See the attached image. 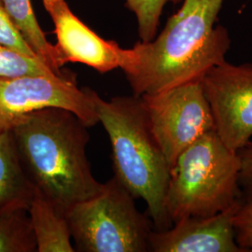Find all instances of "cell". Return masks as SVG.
I'll use <instances>...</instances> for the list:
<instances>
[{
    "label": "cell",
    "instance_id": "7",
    "mask_svg": "<svg viewBox=\"0 0 252 252\" xmlns=\"http://www.w3.org/2000/svg\"><path fill=\"white\" fill-rule=\"evenodd\" d=\"M63 108L87 126L98 124L89 88H79L63 74L25 76L0 80V132L10 130L22 118L36 110Z\"/></svg>",
    "mask_w": 252,
    "mask_h": 252
},
{
    "label": "cell",
    "instance_id": "15",
    "mask_svg": "<svg viewBox=\"0 0 252 252\" xmlns=\"http://www.w3.org/2000/svg\"><path fill=\"white\" fill-rule=\"evenodd\" d=\"M54 74L58 73L54 71L40 58L22 54L16 50L0 44V80Z\"/></svg>",
    "mask_w": 252,
    "mask_h": 252
},
{
    "label": "cell",
    "instance_id": "13",
    "mask_svg": "<svg viewBox=\"0 0 252 252\" xmlns=\"http://www.w3.org/2000/svg\"><path fill=\"white\" fill-rule=\"evenodd\" d=\"M9 17L36 55L54 71L62 74L58 56L39 27L30 0H0Z\"/></svg>",
    "mask_w": 252,
    "mask_h": 252
},
{
    "label": "cell",
    "instance_id": "18",
    "mask_svg": "<svg viewBox=\"0 0 252 252\" xmlns=\"http://www.w3.org/2000/svg\"><path fill=\"white\" fill-rule=\"evenodd\" d=\"M0 44L16 50L22 54L30 56H36V53L28 45L27 40L22 36L18 28L6 11L3 4L0 1ZM39 58V57H38Z\"/></svg>",
    "mask_w": 252,
    "mask_h": 252
},
{
    "label": "cell",
    "instance_id": "2",
    "mask_svg": "<svg viewBox=\"0 0 252 252\" xmlns=\"http://www.w3.org/2000/svg\"><path fill=\"white\" fill-rule=\"evenodd\" d=\"M88 128L71 111L48 108L26 115L10 129L28 179L64 216L103 189L87 157Z\"/></svg>",
    "mask_w": 252,
    "mask_h": 252
},
{
    "label": "cell",
    "instance_id": "17",
    "mask_svg": "<svg viewBox=\"0 0 252 252\" xmlns=\"http://www.w3.org/2000/svg\"><path fill=\"white\" fill-rule=\"evenodd\" d=\"M235 242L242 252H252V197H242L234 215Z\"/></svg>",
    "mask_w": 252,
    "mask_h": 252
},
{
    "label": "cell",
    "instance_id": "3",
    "mask_svg": "<svg viewBox=\"0 0 252 252\" xmlns=\"http://www.w3.org/2000/svg\"><path fill=\"white\" fill-rule=\"evenodd\" d=\"M98 122L111 145L114 177L144 200L157 231L172 225L165 210L170 165L153 135L140 96L101 98L90 89Z\"/></svg>",
    "mask_w": 252,
    "mask_h": 252
},
{
    "label": "cell",
    "instance_id": "9",
    "mask_svg": "<svg viewBox=\"0 0 252 252\" xmlns=\"http://www.w3.org/2000/svg\"><path fill=\"white\" fill-rule=\"evenodd\" d=\"M54 26V45L61 68L65 63L86 64L99 73L121 68L125 49L106 40L78 18L65 0H43Z\"/></svg>",
    "mask_w": 252,
    "mask_h": 252
},
{
    "label": "cell",
    "instance_id": "19",
    "mask_svg": "<svg viewBox=\"0 0 252 252\" xmlns=\"http://www.w3.org/2000/svg\"><path fill=\"white\" fill-rule=\"evenodd\" d=\"M241 160L240 188L244 197H252V142L250 141L238 152Z\"/></svg>",
    "mask_w": 252,
    "mask_h": 252
},
{
    "label": "cell",
    "instance_id": "1",
    "mask_svg": "<svg viewBox=\"0 0 252 252\" xmlns=\"http://www.w3.org/2000/svg\"><path fill=\"white\" fill-rule=\"evenodd\" d=\"M224 0H183L159 36L125 49L121 69L134 95L152 94L202 81L226 61L231 38L215 26Z\"/></svg>",
    "mask_w": 252,
    "mask_h": 252
},
{
    "label": "cell",
    "instance_id": "5",
    "mask_svg": "<svg viewBox=\"0 0 252 252\" xmlns=\"http://www.w3.org/2000/svg\"><path fill=\"white\" fill-rule=\"evenodd\" d=\"M135 197L113 177L98 194L65 214L76 251L150 252L152 221L135 207Z\"/></svg>",
    "mask_w": 252,
    "mask_h": 252
},
{
    "label": "cell",
    "instance_id": "16",
    "mask_svg": "<svg viewBox=\"0 0 252 252\" xmlns=\"http://www.w3.org/2000/svg\"><path fill=\"white\" fill-rule=\"evenodd\" d=\"M183 0H125L126 8L135 15L140 41L148 42L156 36L162 10L167 3Z\"/></svg>",
    "mask_w": 252,
    "mask_h": 252
},
{
    "label": "cell",
    "instance_id": "8",
    "mask_svg": "<svg viewBox=\"0 0 252 252\" xmlns=\"http://www.w3.org/2000/svg\"><path fill=\"white\" fill-rule=\"evenodd\" d=\"M202 84L217 134L237 153L252 137V63L224 61L204 76Z\"/></svg>",
    "mask_w": 252,
    "mask_h": 252
},
{
    "label": "cell",
    "instance_id": "14",
    "mask_svg": "<svg viewBox=\"0 0 252 252\" xmlns=\"http://www.w3.org/2000/svg\"><path fill=\"white\" fill-rule=\"evenodd\" d=\"M0 252H36L35 234L26 209L0 215Z\"/></svg>",
    "mask_w": 252,
    "mask_h": 252
},
{
    "label": "cell",
    "instance_id": "6",
    "mask_svg": "<svg viewBox=\"0 0 252 252\" xmlns=\"http://www.w3.org/2000/svg\"><path fill=\"white\" fill-rule=\"evenodd\" d=\"M153 135L170 168L200 137L216 131L202 81L140 96Z\"/></svg>",
    "mask_w": 252,
    "mask_h": 252
},
{
    "label": "cell",
    "instance_id": "12",
    "mask_svg": "<svg viewBox=\"0 0 252 252\" xmlns=\"http://www.w3.org/2000/svg\"><path fill=\"white\" fill-rule=\"evenodd\" d=\"M28 215L36 238V252H74L66 217L35 189Z\"/></svg>",
    "mask_w": 252,
    "mask_h": 252
},
{
    "label": "cell",
    "instance_id": "4",
    "mask_svg": "<svg viewBox=\"0 0 252 252\" xmlns=\"http://www.w3.org/2000/svg\"><path fill=\"white\" fill-rule=\"evenodd\" d=\"M241 160L216 131L200 137L178 156L170 169L165 210L172 224L186 217L216 215L243 197Z\"/></svg>",
    "mask_w": 252,
    "mask_h": 252
},
{
    "label": "cell",
    "instance_id": "11",
    "mask_svg": "<svg viewBox=\"0 0 252 252\" xmlns=\"http://www.w3.org/2000/svg\"><path fill=\"white\" fill-rule=\"evenodd\" d=\"M35 188L24 170L10 130L0 132V215L28 210Z\"/></svg>",
    "mask_w": 252,
    "mask_h": 252
},
{
    "label": "cell",
    "instance_id": "10",
    "mask_svg": "<svg viewBox=\"0 0 252 252\" xmlns=\"http://www.w3.org/2000/svg\"><path fill=\"white\" fill-rule=\"evenodd\" d=\"M240 200L216 215L186 217L168 229L153 230L150 252H242L234 230V215Z\"/></svg>",
    "mask_w": 252,
    "mask_h": 252
}]
</instances>
